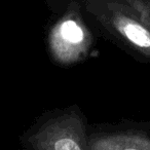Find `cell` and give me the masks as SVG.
Listing matches in <instances>:
<instances>
[{
  "mask_svg": "<svg viewBox=\"0 0 150 150\" xmlns=\"http://www.w3.org/2000/svg\"><path fill=\"white\" fill-rule=\"evenodd\" d=\"M88 150H150V122L88 127Z\"/></svg>",
  "mask_w": 150,
  "mask_h": 150,
  "instance_id": "obj_4",
  "label": "cell"
},
{
  "mask_svg": "<svg viewBox=\"0 0 150 150\" xmlns=\"http://www.w3.org/2000/svg\"><path fill=\"white\" fill-rule=\"evenodd\" d=\"M92 43V33L79 7L76 3H71L48 32L47 45L50 57L58 64L69 66L83 60Z\"/></svg>",
  "mask_w": 150,
  "mask_h": 150,
  "instance_id": "obj_3",
  "label": "cell"
},
{
  "mask_svg": "<svg viewBox=\"0 0 150 150\" xmlns=\"http://www.w3.org/2000/svg\"><path fill=\"white\" fill-rule=\"evenodd\" d=\"M88 11L136 60L150 64V27L116 3L91 2Z\"/></svg>",
  "mask_w": 150,
  "mask_h": 150,
  "instance_id": "obj_2",
  "label": "cell"
},
{
  "mask_svg": "<svg viewBox=\"0 0 150 150\" xmlns=\"http://www.w3.org/2000/svg\"><path fill=\"white\" fill-rule=\"evenodd\" d=\"M88 125L77 106L42 115L21 137L26 150H88Z\"/></svg>",
  "mask_w": 150,
  "mask_h": 150,
  "instance_id": "obj_1",
  "label": "cell"
}]
</instances>
